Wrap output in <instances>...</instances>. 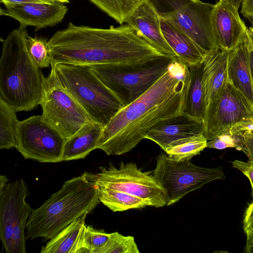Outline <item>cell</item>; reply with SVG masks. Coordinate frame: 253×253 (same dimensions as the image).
<instances>
[{"label": "cell", "instance_id": "37", "mask_svg": "<svg viewBox=\"0 0 253 253\" xmlns=\"http://www.w3.org/2000/svg\"><path fill=\"white\" fill-rule=\"evenodd\" d=\"M3 4H17L23 3H39L44 4H51L58 2L57 0H0Z\"/></svg>", "mask_w": 253, "mask_h": 253}, {"label": "cell", "instance_id": "27", "mask_svg": "<svg viewBox=\"0 0 253 253\" xmlns=\"http://www.w3.org/2000/svg\"><path fill=\"white\" fill-rule=\"evenodd\" d=\"M146 0H89L102 11L122 25Z\"/></svg>", "mask_w": 253, "mask_h": 253}, {"label": "cell", "instance_id": "25", "mask_svg": "<svg viewBox=\"0 0 253 253\" xmlns=\"http://www.w3.org/2000/svg\"><path fill=\"white\" fill-rule=\"evenodd\" d=\"M207 141L203 134L186 137L172 142L165 152L173 160L189 161L207 148Z\"/></svg>", "mask_w": 253, "mask_h": 253}, {"label": "cell", "instance_id": "13", "mask_svg": "<svg viewBox=\"0 0 253 253\" xmlns=\"http://www.w3.org/2000/svg\"><path fill=\"white\" fill-rule=\"evenodd\" d=\"M253 118V107L228 81L206 109L203 135L208 141L229 133L236 124Z\"/></svg>", "mask_w": 253, "mask_h": 253}, {"label": "cell", "instance_id": "34", "mask_svg": "<svg viewBox=\"0 0 253 253\" xmlns=\"http://www.w3.org/2000/svg\"><path fill=\"white\" fill-rule=\"evenodd\" d=\"M243 228L247 236L253 235V200L245 212Z\"/></svg>", "mask_w": 253, "mask_h": 253}, {"label": "cell", "instance_id": "41", "mask_svg": "<svg viewBox=\"0 0 253 253\" xmlns=\"http://www.w3.org/2000/svg\"><path fill=\"white\" fill-rule=\"evenodd\" d=\"M232 5L238 10L239 9L243 0H225Z\"/></svg>", "mask_w": 253, "mask_h": 253}, {"label": "cell", "instance_id": "24", "mask_svg": "<svg viewBox=\"0 0 253 253\" xmlns=\"http://www.w3.org/2000/svg\"><path fill=\"white\" fill-rule=\"evenodd\" d=\"M97 188L100 202L114 212L149 206L145 200L127 193L98 186Z\"/></svg>", "mask_w": 253, "mask_h": 253}, {"label": "cell", "instance_id": "32", "mask_svg": "<svg viewBox=\"0 0 253 253\" xmlns=\"http://www.w3.org/2000/svg\"><path fill=\"white\" fill-rule=\"evenodd\" d=\"M242 146L241 151L248 157V161H253V130L241 133Z\"/></svg>", "mask_w": 253, "mask_h": 253}, {"label": "cell", "instance_id": "14", "mask_svg": "<svg viewBox=\"0 0 253 253\" xmlns=\"http://www.w3.org/2000/svg\"><path fill=\"white\" fill-rule=\"evenodd\" d=\"M1 8L0 14L17 20L20 26H33L37 30L52 27L60 23L68 9L64 3L51 4L23 3L8 4Z\"/></svg>", "mask_w": 253, "mask_h": 253}, {"label": "cell", "instance_id": "7", "mask_svg": "<svg viewBox=\"0 0 253 253\" xmlns=\"http://www.w3.org/2000/svg\"><path fill=\"white\" fill-rule=\"evenodd\" d=\"M160 18L188 35L206 54L217 47L211 25L214 4L200 0H146Z\"/></svg>", "mask_w": 253, "mask_h": 253}, {"label": "cell", "instance_id": "17", "mask_svg": "<svg viewBox=\"0 0 253 253\" xmlns=\"http://www.w3.org/2000/svg\"><path fill=\"white\" fill-rule=\"evenodd\" d=\"M126 23L131 26L141 37L159 51L164 54L177 57L163 35L161 18L146 0L135 9Z\"/></svg>", "mask_w": 253, "mask_h": 253}, {"label": "cell", "instance_id": "11", "mask_svg": "<svg viewBox=\"0 0 253 253\" xmlns=\"http://www.w3.org/2000/svg\"><path fill=\"white\" fill-rule=\"evenodd\" d=\"M29 192L22 178L0 192V237L6 253H25V230L33 210L26 201Z\"/></svg>", "mask_w": 253, "mask_h": 253}, {"label": "cell", "instance_id": "15", "mask_svg": "<svg viewBox=\"0 0 253 253\" xmlns=\"http://www.w3.org/2000/svg\"><path fill=\"white\" fill-rule=\"evenodd\" d=\"M211 25L217 47L230 51L247 34L248 28L238 10L225 0H219L211 13Z\"/></svg>", "mask_w": 253, "mask_h": 253}, {"label": "cell", "instance_id": "40", "mask_svg": "<svg viewBox=\"0 0 253 253\" xmlns=\"http://www.w3.org/2000/svg\"><path fill=\"white\" fill-rule=\"evenodd\" d=\"M250 65H251V72L252 84H253V48L252 47L251 43V48H250Z\"/></svg>", "mask_w": 253, "mask_h": 253}, {"label": "cell", "instance_id": "1", "mask_svg": "<svg viewBox=\"0 0 253 253\" xmlns=\"http://www.w3.org/2000/svg\"><path fill=\"white\" fill-rule=\"evenodd\" d=\"M187 66L176 58L168 70L104 126L96 146L108 155L134 148L159 122L181 113Z\"/></svg>", "mask_w": 253, "mask_h": 253}, {"label": "cell", "instance_id": "36", "mask_svg": "<svg viewBox=\"0 0 253 253\" xmlns=\"http://www.w3.org/2000/svg\"><path fill=\"white\" fill-rule=\"evenodd\" d=\"M241 12L253 26V0H243Z\"/></svg>", "mask_w": 253, "mask_h": 253}, {"label": "cell", "instance_id": "2", "mask_svg": "<svg viewBox=\"0 0 253 253\" xmlns=\"http://www.w3.org/2000/svg\"><path fill=\"white\" fill-rule=\"evenodd\" d=\"M47 46L51 64H135L165 55L127 24L104 29L70 22L52 36Z\"/></svg>", "mask_w": 253, "mask_h": 253}, {"label": "cell", "instance_id": "19", "mask_svg": "<svg viewBox=\"0 0 253 253\" xmlns=\"http://www.w3.org/2000/svg\"><path fill=\"white\" fill-rule=\"evenodd\" d=\"M229 51L216 47L205 56L203 84L206 109L228 82Z\"/></svg>", "mask_w": 253, "mask_h": 253}, {"label": "cell", "instance_id": "23", "mask_svg": "<svg viewBox=\"0 0 253 253\" xmlns=\"http://www.w3.org/2000/svg\"><path fill=\"white\" fill-rule=\"evenodd\" d=\"M87 213L76 219L42 247V253H78Z\"/></svg>", "mask_w": 253, "mask_h": 253}, {"label": "cell", "instance_id": "3", "mask_svg": "<svg viewBox=\"0 0 253 253\" xmlns=\"http://www.w3.org/2000/svg\"><path fill=\"white\" fill-rule=\"evenodd\" d=\"M25 28L19 26L2 41L0 60V98L16 112L30 111L40 105L45 78L28 50Z\"/></svg>", "mask_w": 253, "mask_h": 253}, {"label": "cell", "instance_id": "42", "mask_svg": "<svg viewBox=\"0 0 253 253\" xmlns=\"http://www.w3.org/2000/svg\"><path fill=\"white\" fill-rule=\"evenodd\" d=\"M247 33L251 44L253 48V29H252L251 27L248 28Z\"/></svg>", "mask_w": 253, "mask_h": 253}, {"label": "cell", "instance_id": "16", "mask_svg": "<svg viewBox=\"0 0 253 253\" xmlns=\"http://www.w3.org/2000/svg\"><path fill=\"white\" fill-rule=\"evenodd\" d=\"M203 122L181 113L164 120L146 134L144 138L157 143L164 151L173 142L203 134Z\"/></svg>", "mask_w": 253, "mask_h": 253}, {"label": "cell", "instance_id": "22", "mask_svg": "<svg viewBox=\"0 0 253 253\" xmlns=\"http://www.w3.org/2000/svg\"><path fill=\"white\" fill-rule=\"evenodd\" d=\"M103 127L100 124L91 121L66 139L62 155V161L84 159L96 149Z\"/></svg>", "mask_w": 253, "mask_h": 253}, {"label": "cell", "instance_id": "10", "mask_svg": "<svg viewBox=\"0 0 253 253\" xmlns=\"http://www.w3.org/2000/svg\"><path fill=\"white\" fill-rule=\"evenodd\" d=\"M153 176L164 189L167 206L177 202L189 192L213 180L225 178L221 167L204 168L189 161H176L165 153L156 159Z\"/></svg>", "mask_w": 253, "mask_h": 253}, {"label": "cell", "instance_id": "33", "mask_svg": "<svg viewBox=\"0 0 253 253\" xmlns=\"http://www.w3.org/2000/svg\"><path fill=\"white\" fill-rule=\"evenodd\" d=\"M231 163L234 168L241 171L250 180L252 187L251 195L253 200V161L245 162L235 160Z\"/></svg>", "mask_w": 253, "mask_h": 253}, {"label": "cell", "instance_id": "8", "mask_svg": "<svg viewBox=\"0 0 253 253\" xmlns=\"http://www.w3.org/2000/svg\"><path fill=\"white\" fill-rule=\"evenodd\" d=\"M99 169V172L83 174L98 186L138 197L146 201L149 206H167V197L163 188L153 175L142 171L135 163L122 162L117 168L110 163L108 167H101Z\"/></svg>", "mask_w": 253, "mask_h": 253}, {"label": "cell", "instance_id": "29", "mask_svg": "<svg viewBox=\"0 0 253 253\" xmlns=\"http://www.w3.org/2000/svg\"><path fill=\"white\" fill-rule=\"evenodd\" d=\"M98 253H139V251L133 236L115 232L110 233L107 243Z\"/></svg>", "mask_w": 253, "mask_h": 253}, {"label": "cell", "instance_id": "38", "mask_svg": "<svg viewBox=\"0 0 253 253\" xmlns=\"http://www.w3.org/2000/svg\"><path fill=\"white\" fill-rule=\"evenodd\" d=\"M244 252L253 253V235L247 236V243Z\"/></svg>", "mask_w": 253, "mask_h": 253}, {"label": "cell", "instance_id": "5", "mask_svg": "<svg viewBox=\"0 0 253 253\" xmlns=\"http://www.w3.org/2000/svg\"><path fill=\"white\" fill-rule=\"evenodd\" d=\"M63 87L92 121L103 126L125 106L88 66L51 64Z\"/></svg>", "mask_w": 253, "mask_h": 253}, {"label": "cell", "instance_id": "39", "mask_svg": "<svg viewBox=\"0 0 253 253\" xmlns=\"http://www.w3.org/2000/svg\"><path fill=\"white\" fill-rule=\"evenodd\" d=\"M8 179L5 175L0 176V192L7 185Z\"/></svg>", "mask_w": 253, "mask_h": 253}, {"label": "cell", "instance_id": "6", "mask_svg": "<svg viewBox=\"0 0 253 253\" xmlns=\"http://www.w3.org/2000/svg\"><path fill=\"white\" fill-rule=\"evenodd\" d=\"M176 58L165 55L138 64H106L89 67L126 106L148 89Z\"/></svg>", "mask_w": 253, "mask_h": 253}, {"label": "cell", "instance_id": "20", "mask_svg": "<svg viewBox=\"0 0 253 253\" xmlns=\"http://www.w3.org/2000/svg\"><path fill=\"white\" fill-rule=\"evenodd\" d=\"M187 66L181 113L203 122L206 111L203 84V62Z\"/></svg>", "mask_w": 253, "mask_h": 253}, {"label": "cell", "instance_id": "12", "mask_svg": "<svg viewBox=\"0 0 253 253\" xmlns=\"http://www.w3.org/2000/svg\"><path fill=\"white\" fill-rule=\"evenodd\" d=\"M65 140L41 115H34L19 121L15 148L25 159L60 162Z\"/></svg>", "mask_w": 253, "mask_h": 253}, {"label": "cell", "instance_id": "35", "mask_svg": "<svg viewBox=\"0 0 253 253\" xmlns=\"http://www.w3.org/2000/svg\"><path fill=\"white\" fill-rule=\"evenodd\" d=\"M249 130H253V118L236 124L231 128L229 133L241 134Z\"/></svg>", "mask_w": 253, "mask_h": 253}, {"label": "cell", "instance_id": "18", "mask_svg": "<svg viewBox=\"0 0 253 253\" xmlns=\"http://www.w3.org/2000/svg\"><path fill=\"white\" fill-rule=\"evenodd\" d=\"M250 48L251 42L247 33L238 44L229 51L227 79L232 85L244 95L253 107Z\"/></svg>", "mask_w": 253, "mask_h": 253}, {"label": "cell", "instance_id": "43", "mask_svg": "<svg viewBox=\"0 0 253 253\" xmlns=\"http://www.w3.org/2000/svg\"><path fill=\"white\" fill-rule=\"evenodd\" d=\"M59 2H62V3H68L69 2V0H57Z\"/></svg>", "mask_w": 253, "mask_h": 253}, {"label": "cell", "instance_id": "26", "mask_svg": "<svg viewBox=\"0 0 253 253\" xmlns=\"http://www.w3.org/2000/svg\"><path fill=\"white\" fill-rule=\"evenodd\" d=\"M16 112L0 98V149L16 148L19 120Z\"/></svg>", "mask_w": 253, "mask_h": 253}, {"label": "cell", "instance_id": "28", "mask_svg": "<svg viewBox=\"0 0 253 253\" xmlns=\"http://www.w3.org/2000/svg\"><path fill=\"white\" fill-rule=\"evenodd\" d=\"M110 236L103 230H98L85 225L81 237L78 253H98L107 243Z\"/></svg>", "mask_w": 253, "mask_h": 253}, {"label": "cell", "instance_id": "30", "mask_svg": "<svg viewBox=\"0 0 253 253\" xmlns=\"http://www.w3.org/2000/svg\"><path fill=\"white\" fill-rule=\"evenodd\" d=\"M46 40L28 35L27 47L34 64L39 68L49 67L51 61Z\"/></svg>", "mask_w": 253, "mask_h": 253}, {"label": "cell", "instance_id": "44", "mask_svg": "<svg viewBox=\"0 0 253 253\" xmlns=\"http://www.w3.org/2000/svg\"><path fill=\"white\" fill-rule=\"evenodd\" d=\"M252 29H253V26H252V27H251Z\"/></svg>", "mask_w": 253, "mask_h": 253}, {"label": "cell", "instance_id": "21", "mask_svg": "<svg viewBox=\"0 0 253 253\" xmlns=\"http://www.w3.org/2000/svg\"><path fill=\"white\" fill-rule=\"evenodd\" d=\"M161 26L166 41L181 61L187 66L203 62L206 54L185 32L170 22L161 18Z\"/></svg>", "mask_w": 253, "mask_h": 253}, {"label": "cell", "instance_id": "9", "mask_svg": "<svg viewBox=\"0 0 253 253\" xmlns=\"http://www.w3.org/2000/svg\"><path fill=\"white\" fill-rule=\"evenodd\" d=\"M42 86L40 102L42 119L67 139L92 121L84 110L63 87L53 65Z\"/></svg>", "mask_w": 253, "mask_h": 253}, {"label": "cell", "instance_id": "4", "mask_svg": "<svg viewBox=\"0 0 253 253\" xmlns=\"http://www.w3.org/2000/svg\"><path fill=\"white\" fill-rule=\"evenodd\" d=\"M99 203L97 185L84 174L66 181L59 190L33 210L26 226V239H51Z\"/></svg>", "mask_w": 253, "mask_h": 253}, {"label": "cell", "instance_id": "31", "mask_svg": "<svg viewBox=\"0 0 253 253\" xmlns=\"http://www.w3.org/2000/svg\"><path fill=\"white\" fill-rule=\"evenodd\" d=\"M207 147L221 150L235 148L241 151V140L239 135L226 133L217 136L207 141Z\"/></svg>", "mask_w": 253, "mask_h": 253}]
</instances>
